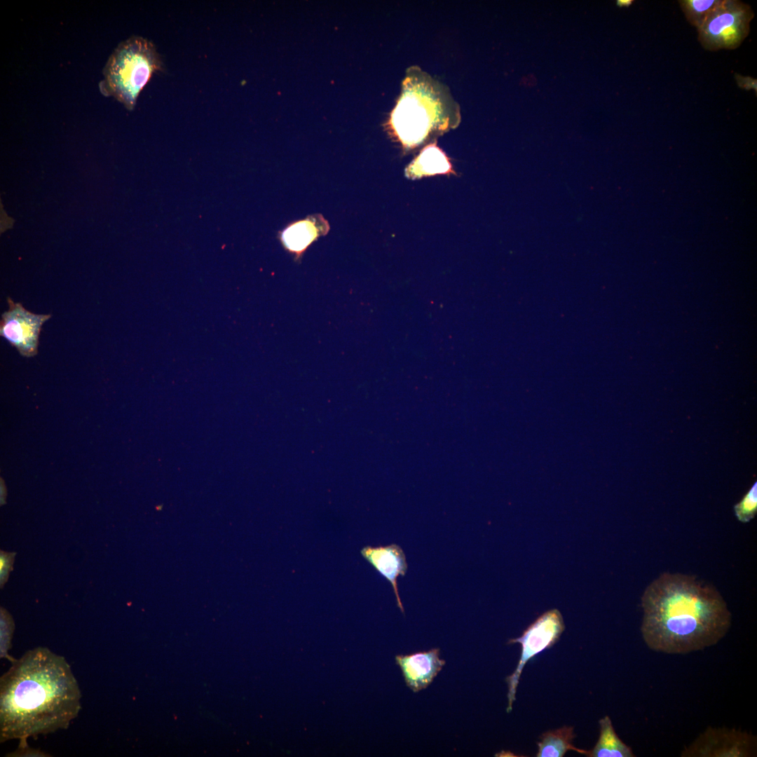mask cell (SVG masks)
Returning a JSON list of instances; mask_svg holds the SVG:
<instances>
[{"instance_id": "obj_1", "label": "cell", "mask_w": 757, "mask_h": 757, "mask_svg": "<svg viewBox=\"0 0 757 757\" xmlns=\"http://www.w3.org/2000/svg\"><path fill=\"white\" fill-rule=\"evenodd\" d=\"M0 678V742L67 729L81 709L78 682L65 658L45 647L27 650Z\"/></svg>"}, {"instance_id": "obj_2", "label": "cell", "mask_w": 757, "mask_h": 757, "mask_svg": "<svg viewBox=\"0 0 757 757\" xmlns=\"http://www.w3.org/2000/svg\"><path fill=\"white\" fill-rule=\"evenodd\" d=\"M641 608L644 643L666 654H688L714 646L732 623L718 590L692 575L662 573L645 589Z\"/></svg>"}, {"instance_id": "obj_3", "label": "cell", "mask_w": 757, "mask_h": 757, "mask_svg": "<svg viewBox=\"0 0 757 757\" xmlns=\"http://www.w3.org/2000/svg\"><path fill=\"white\" fill-rule=\"evenodd\" d=\"M456 118L454 105L441 88L428 76L416 74L405 80L390 121L403 144L412 147L453 126Z\"/></svg>"}, {"instance_id": "obj_4", "label": "cell", "mask_w": 757, "mask_h": 757, "mask_svg": "<svg viewBox=\"0 0 757 757\" xmlns=\"http://www.w3.org/2000/svg\"><path fill=\"white\" fill-rule=\"evenodd\" d=\"M163 62L154 44L140 36L121 43L104 68L101 92L114 97L128 110L152 75L162 69Z\"/></svg>"}, {"instance_id": "obj_5", "label": "cell", "mask_w": 757, "mask_h": 757, "mask_svg": "<svg viewBox=\"0 0 757 757\" xmlns=\"http://www.w3.org/2000/svg\"><path fill=\"white\" fill-rule=\"evenodd\" d=\"M751 7L739 0H721L697 29V40L709 51L739 48L750 32Z\"/></svg>"}, {"instance_id": "obj_6", "label": "cell", "mask_w": 757, "mask_h": 757, "mask_svg": "<svg viewBox=\"0 0 757 757\" xmlns=\"http://www.w3.org/2000/svg\"><path fill=\"white\" fill-rule=\"evenodd\" d=\"M564 628L560 612L557 609H552L539 616L524 630L521 636L508 641V643H520L521 651L515 670L505 678L508 686V704L506 709L507 713L512 709L519 678L526 664L543 650L551 648L559 640Z\"/></svg>"}, {"instance_id": "obj_7", "label": "cell", "mask_w": 757, "mask_h": 757, "mask_svg": "<svg viewBox=\"0 0 757 757\" xmlns=\"http://www.w3.org/2000/svg\"><path fill=\"white\" fill-rule=\"evenodd\" d=\"M756 754V738L735 728L708 727L681 753L682 757H749Z\"/></svg>"}, {"instance_id": "obj_8", "label": "cell", "mask_w": 757, "mask_h": 757, "mask_svg": "<svg viewBox=\"0 0 757 757\" xmlns=\"http://www.w3.org/2000/svg\"><path fill=\"white\" fill-rule=\"evenodd\" d=\"M7 301L9 308L1 315L0 334L22 356H34L38 352L41 327L51 315L35 314L9 297Z\"/></svg>"}, {"instance_id": "obj_9", "label": "cell", "mask_w": 757, "mask_h": 757, "mask_svg": "<svg viewBox=\"0 0 757 757\" xmlns=\"http://www.w3.org/2000/svg\"><path fill=\"white\" fill-rule=\"evenodd\" d=\"M395 661L407 686L414 693L426 688L446 663L439 658V648H437L409 655H397Z\"/></svg>"}, {"instance_id": "obj_10", "label": "cell", "mask_w": 757, "mask_h": 757, "mask_svg": "<svg viewBox=\"0 0 757 757\" xmlns=\"http://www.w3.org/2000/svg\"><path fill=\"white\" fill-rule=\"evenodd\" d=\"M361 554L391 583L397 606L404 613L397 583V577L405 575L407 570L405 554L402 548L395 544L376 547L366 546L362 549Z\"/></svg>"}, {"instance_id": "obj_11", "label": "cell", "mask_w": 757, "mask_h": 757, "mask_svg": "<svg viewBox=\"0 0 757 757\" xmlns=\"http://www.w3.org/2000/svg\"><path fill=\"white\" fill-rule=\"evenodd\" d=\"M574 727L563 726L543 732L537 742V757H563L568 751H575L587 756L589 751L578 749L573 744L575 737Z\"/></svg>"}, {"instance_id": "obj_12", "label": "cell", "mask_w": 757, "mask_h": 757, "mask_svg": "<svg viewBox=\"0 0 757 757\" xmlns=\"http://www.w3.org/2000/svg\"><path fill=\"white\" fill-rule=\"evenodd\" d=\"M599 736L597 742L587 756L589 757H634L632 749L624 743L616 734L611 720L605 716L599 721Z\"/></svg>"}, {"instance_id": "obj_13", "label": "cell", "mask_w": 757, "mask_h": 757, "mask_svg": "<svg viewBox=\"0 0 757 757\" xmlns=\"http://www.w3.org/2000/svg\"><path fill=\"white\" fill-rule=\"evenodd\" d=\"M451 170V164L445 154L435 145L424 149L407 170L410 177L447 173Z\"/></svg>"}, {"instance_id": "obj_14", "label": "cell", "mask_w": 757, "mask_h": 757, "mask_svg": "<svg viewBox=\"0 0 757 757\" xmlns=\"http://www.w3.org/2000/svg\"><path fill=\"white\" fill-rule=\"evenodd\" d=\"M320 234L315 219L309 218L287 227L282 234L285 246L295 252H303Z\"/></svg>"}, {"instance_id": "obj_15", "label": "cell", "mask_w": 757, "mask_h": 757, "mask_svg": "<svg viewBox=\"0 0 757 757\" xmlns=\"http://www.w3.org/2000/svg\"><path fill=\"white\" fill-rule=\"evenodd\" d=\"M721 0H680L678 4L687 21L697 29Z\"/></svg>"}, {"instance_id": "obj_16", "label": "cell", "mask_w": 757, "mask_h": 757, "mask_svg": "<svg viewBox=\"0 0 757 757\" xmlns=\"http://www.w3.org/2000/svg\"><path fill=\"white\" fill-rule=\"evenodd\" d=\"M737 520L746 524L751 521L757 513V482H755L742 500L734 506Z\"/></svg>"}, {"instance_id": "obj_17", "label": "cell", "mask_w": 757, "mask_h": 757, "mask_svg": "<svg viewBox=\"0 0 757 757\" xmlns=\"http://www.w3.org/2000/svg\"><path fill=\"white\" fill-rule=\"evenodd\" d=\"M15 629L13 618L3 607L0 609V657L11 662L15 660L8 654L11 648V640Z\"/></svg>"}, {"instance_id": "obj_18", "label": "cell", "mask_w": 757, "mask_h": 757, "mask_svg": "<svg viewBox=\"0 0 757 757\" xmlns=\"http://www.w3.org/2000/svg\"><path fill=\"white\" fill-rule=\"evenodd\" d=\"M15 552H0V585L2 588L8 580L10 571L13 569V564Z\"/></svg>"}, {"instance_id": "obj_19", "label": "cell", "mask_w": 757, "mask_h": 757, "mask_svg": "<svg viewBox=\"0 0 757 757\" xmlns=\"http://www.w3.org/2000/svg\"><path fill=\"white\" fill-rule=\"evenodd\" d=\"M6 756L9 757H27V756H37V757H48L51 756L47 753L40 750L39 749L31 748L28 744L22 746L17 748V749L11 753H8Z\"/></svg>"}, {"instance_id": "obj_20", "label": "cell", "mask_w": 757, "mask_h": 757, "mask_svg": "<svg viewBox=\"0 0 757 757\" xmlns=\"http://www.w3.org/2000/svg\"><path fill=\"white\" fill-rule=\"evenodd\" d=\"M735 79L737 85L739 88L746 90H753L756 95L757 93V80L749 76H742L739 74H735Z\"/></svg>"}, {"instance_id": "obj_21", "label": "cell", "mask_w": 757, "mask_h": 757, "mask_svg": "<svg viewBox=\"0 0 757 757\" xmlns=\"http://www.w3.org/2000/svg\"><path fill=\"white\" fill-rule=\"evenodd\" d=\"M633 3L632 0H618L617 5L619 7H628Z\"/></svg>"}, {"instance_id": "obj_22", "label": "cell", "mask_w": 757, "mask_h": 757, "mask_svg": "<svg viewBox=\"0 0 757 757\" xmlns=\"http://www.w3.org/2000/svg\"><path fill=\"white\" fill-rule=\"evenodd\" d=\"M6 489L4 483L1 484V504L5 503Z\"/></svg>"}]
</instances>
